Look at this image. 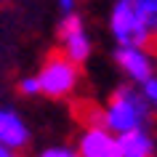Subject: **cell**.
<instances>
[{
  "mask_svg": "<svg viewBox=\"0 0 157 157\" xmlns=\"http://www.w3.org/2000/svg\"><path fill=\"white\" fill-rule=\"evenodd\" d=\"M152 120H155V112L149 107L144 91L139 85L120 83L104 99L101 107H91L85 112L83 123H101L107 131L117 133V136H125L131 131L152 128Z\"/></svg>",
  "mask_w": 157,
  "mask_h": 157,
  "instance_id": "obj_1",
  "label": "cell"
},
{
  "mask_svg": "<svg viewBox=\"0 0 157 157\" xmlns=\"http://www.w3.org/2000/svg\"><path fill=\"white\" fill-rule=\"evenodd\" d=\"M37 80H40V96L51 101H69L77 96L80 83H83V69L80 64L69 61L61 53H51L37 69Z\"/></svg>",
  "mask_w": 157,
  "mask_h": 157,
  "instance_id": "obj_2",
  "label": "cell"
},
{
  "mask_svg": "<svg viewBox=\"0 0 157 157\" xmlns=\"http://www.w3.org/2000/svg\"><path fill=\"white\" fill-rule=\"evenodd\" d=\"M107 32L115 45H152L136 0H115L107 13Z\"/></svg>",
  "mask_w": 157,
  "mask_h": 157,
  "instance_id": "obj_3",
  "label": "cell"
},
{
  "mask_svg": "<svg viewBox=\"0 0 157 157\" xmlns=\"http://www.w3.org/2000/svg\"><path fill=\"white\" fill-rule=\"evenodd\" d=\"M112 61L123 80L131 85L141 88L157 77V51L152 45H115Z\"/></svg>",
  "mask_w": 157,
  "mask_h": 157,
  "instance_id": "obj_4",
  "label": "cell"
},
{
  "mask_svg": "<svg viewBox=\"0 0 157 157\" xmlns=\"http://www.w3.org/2000/svg\"><path fill=\"white\" fill-rule=\"evenodd\" d=\"M56 40H59V53L67 56L75 64H88L93 56V35L85 24V19L80 13H69V16H61L56 29Z\"/></svg>",
  "mask_w": 157,
  "mask_h": 157,
  "instance_id": "obj_5",
  "label": "cell"
},
{
  "mask_svg": "<svg viewBox=\"0 0 157 157\" xmlns=\"http://www.w3.org/2000/svg\"><path fill=\"white\" fill-rule=\"evenodd\" d=\"M75 149L80 157H123L120 136L107 131L101 123H83L75 136Z\"/></svg>",
  "mask_w": 157,
  "mask_h": 157,
  "instance_id": "obj_6",
  "label": "cell"
},
{
  "mask_svg": "<svg viewBox=\"0 0 157 157\" xmlns=\"http://www.w3.org/2000/svg\"><path fill=\"white\" fill-rule=\"evenodd\" d=\"M0 144L21 155L32 144V125L13 107H0Z\"/></svg>",
  "mask_w": 157,
  "mask_h": 157,
  "instance_id": "obj_7",
  "label": "cell"
},
{
  "mask_svg": "<svg viewBox=\"0 0 157 157\" xmlns=\"http://www.w3.org/2000/svg\"><path fill=\"white\" fill-rule=\"evenodd\" d=\"M120 147L123 157H157V136L152 133V128L131 131L120 136Z\"/></svg>",
  "mask_w": 157,
  "mask_h": 157,
  "instance_id": "obj_8",
  "label": "cell"
},
{
  "mask_svg": "<svg viewBox=\"0 0 157 157\" xmlns=\"http://www.w3.org/2000/svg\"><path fill=\"white\" fill-rule=\"evenodd\" d=\"M141 16H144V24L149 29V37H152V45H157V0H136Z\"/></svg>",
  "mask_w": 157,
  "mask_h": 157,
  "instance_id": "obj_9",
  "label": "cell"
},
{
  "mask_svg": "<svg viewBox=\"0 0 157 157\" xmlns=\"http://www.w3.org/2000/svg\"><path fill=\"white\" fill-rule=\"evenodd\" d=\"M35 157H80V155H77L75 144H64V141H56V144H48V147H43Z\"/></svg>",
  "mask_w": 157,
  "mask_h": 157,
  "instance_id": "obj_10",
  "label": "cell"
},
{
  "mask_svg": "<svg viewBox=\"0 0 157 157\" xmlns=\"http://www.w3.org/2000/svg\"><path fill=\"white\" fill-rule=\"evenodd\" d=\"M16 88H19L21 96H27V99H37V96H40V80H37V75H24V77H19Z\"/></svg>",
  "mask_w": 157,
  "mask_h": 157,
  "instance_id": "obj_11",
  "label": "cell"
},
{
  "mask_svg": "<svg viewBox=\"0 0 157 157\" xmlns=\"http://www.w3.org/2000/svg\"><path fill=\"white\" fill-rule=\"evenodd\" d=\"M141 91H144L149 107H152V112H155V117H157V77H152L147 85H141Z\"/></svg>",
  "mask_w": 157,
  "mask_h": 157,
  "instance_id": "obj_12",
  "label": "cell"
},
{
  "mask_svg": "<svg viewBox=\"0 0 157 157\" xmlns=\"http://www.w3.org/2000/svg\"><path fill=\"white\" fill-rule=\"evenodd\" d=\"M77 3L80 0H56V8L61 16H69V13H77Z\"/></svg>",
  "mask_w": 157,
  "mask_h": 157,
  "instance_id": "obj_13",
  "label": "cell"
},
{
  "mask_svg": "<svg viewBox=\"0 0 157 157\" xmlns=\"http://www.w3.org/2000/svg\"><path fill=\"white\" fill-rule=\"evenodd\" d=\"M0 157H21V152H13V149H8V147L0 144Z\"/></svg>",
  "mask_w": 157,
  "mask_h": 157,
  "instance_id": "obj_14",
  "label": "cell"
}]
</instances>
